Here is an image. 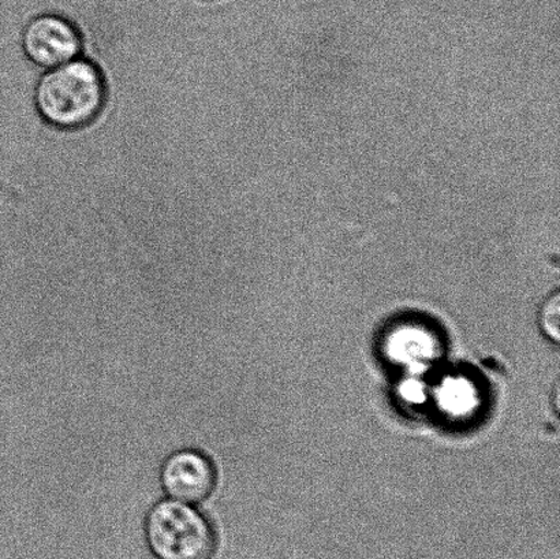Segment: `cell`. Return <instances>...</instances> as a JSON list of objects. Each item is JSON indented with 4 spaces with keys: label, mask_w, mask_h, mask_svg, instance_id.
Returning a JSON list of instances; mask_svg holds the SVG:
<instances>
[{
    "label": "cell",
    "mask_w": 560,
    "mask_h": 559,
    "mask_svg": "<svg viewBox=\"0 0 560 559\" xmlns=\"http://www.w3.org/2000/svg\"><path fill=\"white\" fill-rule=\"evenodd\" d=\"M21 46L32 65L48 70L79 58L84 40L73 21L57 13H43L26 22Z\"/></svg>",
    "instance_id": "obj_3"
},
{
    "label": "cell",
    "mask_w": 560,
    "mask_h": 559,
    "mask_svg": "<svg viewBox=\"0 0 560 559\" xmlns=\"http://www.w3.org/2000/svg\"><path fill=\"white\" fill-rule=\"evenodd\" d=\"M145 539L155 559H212L218 545L210 520L190 503L172 498L151 508Z\"/></svg>",
    "instance_id": "obj_2"
},
{
    "label": "cell",
    "mask_w": 560,
    "mask_h": 559,
    "mask_svg": "<svg viewBox=\"0 0 560 559\" xmlns=\"http://www.w3.org/2000/svg\"><path fill=\"white\" fill-rule=\"evenodd\" d=\"M106 75L93 60L75 58L48 69L35 88V107L54 129L74 131L101 117L107 104Z\"/></svg>",
    "instance_id": "obj_1"
},
{
    "label": "cell",
    "mask_w": 560,
    "mask_h": 559,
    "mask_svg": "<svg viewBox=\"0 0 560 559\" xmlns=\"http://www.w3.org/2000/svg\"><path fill=\"white\" fill-rule=\"evenodd\" d=\"M217 468L205 453L195 449L170 454L161 469V484L172 500L197 505L217 487Z\"/></svg>",
    "instance_id": "obj_4"
}]
</instances>
